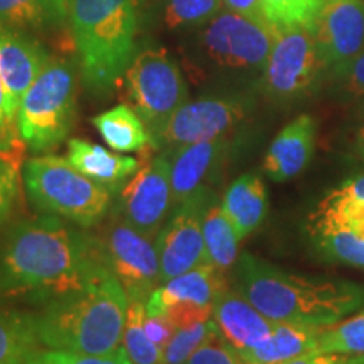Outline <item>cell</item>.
Segmentation results:
<instances>
[{"label": "cell", "instance_id": "obj_1", "mask_svg": "<svg viewBox=\"0 0 364 364\" xmlns=\"http://www.w3.org/2000/svg\"><path fill=\"white\" fill-rule=\"evenodd\" d=\"M112 272L102 240L54 215L17 223L0 250V297L48 304Z\"/></svg>", "mask_w": 364, "mask_h": 364}, {"label": "cell", "instance_id": "obj_2", "mask_svg": "<svg viewBox=\"0 0 364 364\" xmlns=\"http://www.w3.org/2000/svg\"><path fill=\"white\" fill-rule=\"evenodd\" d=\"M236 287L273 322L327 327L364 306L361 285L300 277L250 253L236 265Z\"/></svg>", "mask_w": 364, "mask_h": 364}, {"label": "cell", "instance_id": "obj_3", "mask_svg": "<svg viewBox=\"0 0 364 364\" xmlns=\"http://www.w3.org/2000/svg\"><path fill=\"white\" fill-rule=\"evenodd\" d=\"M130 300L112 272L85 289L44 304L36 316L41 344L51 349L108 356L122 348Z\"/></svg>", "mask_w": 364, "mask_h": 364}, {"label": "cell", "instance_id": "obj_4", "mask_svg": "<svg viewBox=\"0 0 364 364\" xmlns=\"http://www.w3.org/2000/svg\"><path fill=\"white\" fill-rule=\"evenodd\" d=\"M70 17L86 88L110 93L136 56V0H71Z\"/></svg>", "mask_w": 364, "mask_h": 364}, {"label": "cell", "instance_id": "obj_5", "mask_svg": "<svg viewBox=\"0 0 364 364\" xmlns=\"http://www.w3.org/2000/svg\"><path fill=\"white\" fill-rule=\"evenodd\" d=\"M26 193L43 215L65 218L73 225L91 228L107 216L112 193L58 156L33 157L22 169Z\"/></svg>", "mask_w": 364, "mask_h": 364}, {"label": "cell", "instance_id": "obj_6", "mask_svg": "<svg viewBox=\"0 0 364 364\" xmlns=\"http://www.w3.org/2000/svg\"><path fill=\"white\" fill-rule=\"evenodd\" d=\"M75 118V71L66 61H49L21 102L19 139L34 152H51L70 135Z\"/></svg>", "mask_w": 364, "mask_h": 364}, {"label": "cell", "instance_id": "obj_7", "mask_svg": "<svg viewBox=\"0 0 364 364\" xmlns=\"http://www.w3.org/2000/svg\"><path fill=\"white\" fill-rule=\"evenodd\" d=\"M124 78L134 110L156 144L176 112L188 103V88L179 68L164 51L145 49L134 58Z\"/></svg>", "mask_w": 364, "mask_h": 364}, {"label": "cell", "instance_id": "obj_8", "mask_svg": "<svg viewBox=\"0 0 364 364\" xmlns=\"http://www.w3.org/2000/svg\"><path fill=\"white\" fill-rule=\"evenodd\" d=\"M225 290V272L203 263L159 285L145 302V312L166 317L176 329L189 327L213 318L216 299Z\"/></svg>", "mask_w": 364, "mask_h": 364}, {"label": "cell", "instance_id": "obj_9", "mask_svg": "<svg viewBox=\"0 0 364 364\" xmlns=\"http://www.w3.org/2000/svg\"><path fill=\"white\" fill-rule=\"evenodd\" d=\"M324 68L311 27H277L275 43L263 66V88L277 100L307 93Z\"/></svg>", "mask_w": 364, "mask_h": 364}, {"label": "cell", "instance_id": "obj_10", "mask_svg": "<svg viewBox=\"0 0 364 364\" xmlns=\"http://www.w3.org/2000/svg\"><path fill=\"white\" fill-rule=\"evenodd\" d=\"M102 243L108 267L130 302H147L161 284L157 245L125 220L113 221Z\"/></svg>", "mask_w": 364, "mask_h": 364}, {"label": "cell", "instance_id": "obj_11", "mask_svg": "<svg viewBox=\"0 0 364 364\" xmlns=\"http://www.w3.org/2000/svg\"><path fill=\"white\" fill-rule=\"evenodd\" d=\"M277 26L228 11L209 21L203 34L208 56L235 70L263 68L275 43Z\"/></svg>", "mask_w": 364, "mask_h": 364}, {"label": "cell", "instance_id": "obj_12", "mask_svg": "<svg viewBox=\"0 0 364 364\" xmlns=\"http://www.w3.org/2000/svg\"><path fill=\"white\" fill-rule=\"evenodd\" d=\"M125 221L149 238H157L174 208L171 182V159L167 154L140 164V169L120 191Z\"/></svg>", "mask_w": 364, "mask_h": 364}, {"label": "cell", "instance_id": "obj_13", "mask_svg": "<svg viewBox=\"0 0 364 364\" xmlns=\"http://www.w3.org/2000/svg\"><path fill=\"white\" fill-rule=\"evenodd\" d=\"M209 203V194H203L179 204L157 235L161 284L206 263L203 218Z\"/></svg>", "mask_w": 364, "mask_h": 364}, {"label": "cell", "instance_id": "obj_14", "mask_svg": "<svg viewBox=\"0 0 364 364\" xmlns=\"http://www.w3.org/2000/svg\"><path fill=\"white\" fill-rule=\"evenodd\" d=\"M245 117V105L236 98H203L184 103L156 140L154 147L182 145L225 139Z\"/></svg>", "mask_w": 364, "mask_h": 364}, {"label": "cell", "instance_id": "obj_15", "mask_svg": "<svg viewBox=\"0 0 364 364\" xmlns=\"http://www.w3.org/2000/svg\"><path fill=\"white\" fill-rule=\"evenodd\" d=\"M324 66H341L364 49L363 0H326L312 24Z\"/></svg>", "mask_w": 364, "mask_h": 364}, {"label": "cell", "instance_id": "obj_16", "mask_svg": "<svg viewBox=\"0 0 364 364\" xmlns=\"http://www.w3.org/2000/svg\"><path fill=\"white\" fill-rule=\"evenodd\" d=\"M225 152V139L206 140L174 149L171 156L174 208L196 196L209 194L208 182L215 177Z\"/></svg>", "mask_w": 364, "mask_h": 364}, {"label": "cell", "instance_id": "obj_17", "mask_svg": "<svg viewBox=\"0 0 364 364\" xmlns=\"http://www.w3.org/2000/svg\"><path fill=\"white\" fill-rule=\"evenodd\" d=\"M48 63L49 54L38 41L27 34L0 29V80L16 113Z\"/></svg>", "mask_w": 364, "mask_h": 364}, {"label": "cell", "instance_id": "obj_18", "mask_svg": "<svg viewBox=\"0 0 364 364\" xmlns=\"http://www.w3.org/2000/svg\"><path fill=\"white\" fill-rule=\"evenodd\" d=\"M213 321L221 338L238 353L262 344L277 326L238 290H225L216 299Z\"/></svg>", "mask_w": 364, "mask_h": 364}, {"label": "cell", "instance_id": "obj_19", "mask_svg": "<svg viewBox=\"0 0 364 364\" xmlns=\"http://www.w3.org/2000/svg\"><path fill=\"white\" fill-rule=\"evenodd\" d=\"M316 147V120L300 115L277 134L263 159V172L275 182L297 177L307 167Z\"/></svg>", "mask_w": 364, "mask_h": 364}, {"label": "cell", "instance_id": "obj_20", "mask_svg": "<svg viewBox=\"0 0 364 364\" xmlns=\"http://www.w3.org/2000/svg\"><path fill=\"white\" fill-rule=\"evenodd\" d=\"M68 161L81 174L102 184L112 194L120 193L130 177L140 169V162L136 159L118 156L83 139H71L68 142Z\"/></svg>", "mask_w": 364, "mask_h": 364}, {"label": "cell", "instance_id": "obj_21", "mask_svg": "<svg viewBox=\"0 0 364 364\" xmlns=\"http://www.w3.org/2000/svg\"><path fill=\"white\" fill-rule=\"evenodd\" d=\"M324 327L277 322L262 344L238 353L245 364H282L316 353Z\"/></svg>", "mask_w": 364, "mask_h": 364}, {"label": "cell", "instance_id": "obj_22", "mask_svg": "<svg viewBox=\"0 0 364 364\" xmlns=\"http://www.w3.org/2000/svg\"><path fill=\"white\" fill-rule=\"evenodd\" d=\"M221 206L240 238H247L267 216L265 184L257 174L241 176L226 189Z\"/></svg>", "mask_w": 364, "mask_h": 364}, {"label": "cell", "instance_id": "obj_23", "mask_svg": "<svg viewBox=\"0 0 364 364\" xmlns=\"http://www.w3.org/2000/svg\"><path fill=\"white\" fill-rule=\"evenodd\" d=\"M95 129L115 152H140L150 144L152 135L144 120L129 105H117L93 118Z\"/></svg>", "mask_w": 364, "mask_h": 364}, {"label": "cell", "instance_id": "obj_24", "mask_svg": "<svg viewBox=\"0 0 364 364\" xmlns=\"http://www.w3.org/2000/svg\"><path fill=\"white\" fill-rule=\"evenodd\" d=\"M318 231H344L364 240V199L332 189L309 216V233Z\"/></svg>", "mask_w": 364, "mask_h": 364}, {"label": "cell", "instance_id": "obj_25", "mask_svg": "<svg viewBox=\"0 0 364 364\" xmlns=\"http://www.w3.org/2000/svg\"><path fill=\"white\" fill-rule=\"evenodd\" d=\"M204 248H206V263L226 272L238 262V245L241 238L228 220L225 209L215 201L209 206L203 218Z\"/></svg>", "mask_w": 364, "mask_h": 364}, {"label": "cell", "instance_id": "obj_26", "mask_svg": "<svg viewBox=\"0 0 364 364\" xmlns=\"http://www.w3.org/2000/svg\"><path fill=\"white\" fill-rule=\"evenodd\" d=\"M39 346L36 316L0 311V364H26Z\"/></svg>", "mask_w": 364, "mask_h": 364}, {"label": "cell", "instance_id": "obj_27", "mask_svg": "<svg viewBox=\"0 0 364 364\" xmlns=\"http://www.w3.org/2000/svg\"><path fill=\"white\" fill-rule=\"evenodd\" d=\"M59 22L48 0H0V29L12 33L41 31Z\"/></svg>", "mask_w": 364, "mask_h": 364}, {"label": "cell", "instance_id": "obj_28", "mask_svg": "<svg viewBox=\"0 0 364 364\" xmlns=\"http://www.w3.org/2000/svg\"><path fill=\"white\" fill-rule=\"evenodd\" d=\"M145 304L130 302L127 311L122 348L132 364H162L164 351L147 338L144 329Z\"/></svg>", "mask_w": 364, "mask_h": 364}, {"label": "cell", "instance_id": "obj_29", "mask_svg": "<svg viewBox=\"0 0 364 364\" xmlns=\"http://www.w3.org/2000/svg\"><path fill=\"white\" fill-rule=\"evenodd\" d=\"M316 353L364 354V309L322 331Z\"/></svg>", "mask_w": 364, "mask_h": 364}, {"label": "cell", "instance_id": "obj_30", "mask_svg": "<svg viewBox=\"0 0 364 364\" xmlns=\"http://www.w3.org/2000/svg\"><path fill=\"white\" fill-rule=\"evenodd\" d=\"M314 247L329 260L364 268V240L344 231H318L311 233Z\"/></svg>", "mask_w": 364, "mask_h": 364}, {"label": "cell", "instance_id": "obj_31", "mask_svg": "<svg viewBox=\"0 0 364 364\" xmlns=\"http://www.w3.org/2000/svg\"><path fill=\"white\" fill-rule=\"evenodd\" d=\"M326 0H263V9L270 24L277 27H312Z\"/></svg>", "mask_w": 364, "mask_h": 364}, {"label": "cell", "instance_id": "obj_32", "mask_svg": "<svg viewBox=\"0 0 364 364\" xmlns=\"http://www.w3.org/2000/svg\"><path fill=\"white\" fill-rule=\"evenodd\" d=\"M218 332L220 331H218L213 318H209L206 322H199V324L176 329L169 344L164 349L162 364H186L196 349Z\"/></svg>", "mask_w": 364, "mask_h": 364}, {"label": "cell", "instance_id": "obj_33", "mask_svg": "<svg viewBox=\"0 0 364 364\" xmlns=\"http://www.w3.org/2000/svg\"><path fill=\"white\" fill-rule=\"evenodd\" d=\"M223 0H169L166 21L171 29L176 27L201 26L215 19Z\"/></svg>", "mask_w": 364, "mask_h": 364}, {"label": "cell", "instance_id": "obj_34", "mask_svg": "<svg viewBox=\"0 0 364 364\" xmlns=\"http://www.w3.org/2000/svg\"><path fill=\"white\" fill-rule=\"evenodd\" d=\"M26 364H132V361L124 348L108 356H91V354L73 353L66 349L39 348L31 354Z\"/></svg>", "mask_w": 364, "mask_h": 364}, {"label": "cell", "instance_id": "obj_35", "mask_svg": "<svg viewBox=\"0 0 364 364\" xmlns=\"http://www.w3.org/2000/svg\"><path fill=\"white\" fill-rule=\"evenodd\" d=\"M186 364H245L243 359L231 344H228L221 334L211 336L206 343L199 346Z\"/></svg>", "mask_w": 364, "mask_h": 364}, {"label": "cell", "instance_id": "obj_36", "mask_svg": "<svg viewBox=\"0 0 364 364\" xmlns=\"http://www.w3.org/2000/svg\"><path fill=\"white\" fill-rule=\"evenodd\" d=\"M344 88L353 95H364V53L338 66Z\"/></svg>", "mask_w": 364, "mask_h": 364}, {"label": "cell", "instance_id": "obj_37", "mask_svg": "<svg viewBox=\"0 0 364 364\" xmlns=\"http://www.w3.org/2000/svg\"><path fill=\"white\" fill-rule=\"evenodd\" d=\"M144 329H145V334H147V338L152 341L154 344L159 346L162 351L166 349V346L169 344V341L172 339V336H174L176 332V327L172 326L166 317L149 316L147 312H145V317H144Z\"/></svg>", "mask_w": 364, "mask_h": 364}, {"label": "cell", "instance_id": "obj_38", "mask_svg": "<svg viewBox=\"0 0 364 364\" xmlns=\"http://www.w3.org/2000/svg\"><path fill=\"white\" fill-rule=\"evenodd\" d=\"M19 193V172L0 177V228L11 216Z\"/></svg>", "mask_w": 364, "mask_h": 364}, {"label": "cell", "instance_id": "obj_39", "mask_svg": "<svg viewBox=\"0 0 364 364\" xmlns=\"http://www.w3.org/2000/svg\"><path fill=\"white\" fill-rule=\"evenodd\" d=\"M282 364H364V354L311 353Z\"/></svg>", "mask_w": 364, "mask_h": 364}, {"label": "cell", "instance_id": "obj_40", "mask_svg": "<svg viewBox=\"0 0 364 364\" xmlns=\"http://www.w3.org/2000/svg\"><path fill=\"white\" fill-rule=\"evenodd\" d=\"M223 2L228 11L241 14V16L258 22H268L265 9H263V0H223Z\"/></svg>", "mask_w": 364, "mask_h": 364}, {"label": "cell", "instance_id": "obj_41", "mask_svg": "<svg viewBox=\"0 0 364 364\" xmlns=\"http://www.w3.org/2000/svg\"><path fill=\"white\" fill-rule=\"evenodd\" d=\"M16 118H17V113L12 108L11 98H9L6 86H4L2 80H0V129L6 132V134L17 135Z\"/></svg>", "mask_w": 364, "mask_h": 364}, {"label": "cell", "instance_id": "obj_42", "mask_svg": "<svg viewBox=\"0 0 364 364\" xmlns=\"http://www.w3.org/2000/svg\"><path fill=\"white\" fill-rule=\"evenodd\" d=\"M22 145L17 147H0V177L9 174H17L22 162Z\"/></svg>", "mask_w": 364, "mask_h": 364}, {"label": "cell", "instance_id": "obj_43", "mask_svg": "<svg viewBox=\"0 0 364 364\" xmlns=\"http://www.w3.org/2000/svg\"><path fill=\"white\" fill-rule=\"evenodd\" d=\"M51 4L54 14H56L58 21L63 22L70 16V9H71V0H48Z\"/></svg>", "mask_w": 364, "mask_h": 364}, {"label": "cell", "instance_id": "obj_44", "mask_svg": "<svg viewBox=\"0 0 364 364\" xmlns=\"http://www.w3.org/2000/svg\"><path fill=\"white\" fill-rule=\"evenodd\" d=\"M21 139H17V135H11V134H6L2 129H0V147H17V145H22Z\"/></svg>", "mask_w": 364, "mask_h": 364}, {"label": "cell", "instance_id": "obj_45", "mask_svg": "<svg viewBox=\"0 0 364 364\" xmlns=\"http://www.w3.org/2000/svg\"><path fill=\"white\" fill-rule=\"evenodd\" d=\"M358 150H359V154H361V157L364 159V129H361L359 130V134H358Z\"/></svg>", "mask_w": 364, "mask_h": 364}]
</instances>
